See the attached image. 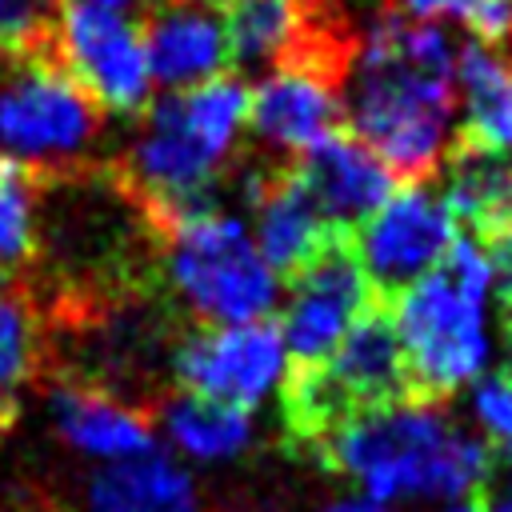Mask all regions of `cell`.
<instances>
[{
	"mask_svg": "<svg viewBox=\"0 0 512 512\" xmlns=\"http://www.w3.org/2000/svg\"><path fill=\"white\" fill-rule=\"evenodd\" d=\"M456 48L440 24H416L392 8L360 32L344 80V120L392 180L424 184L452 144Z\"/></svg>",
	"mask_w": 512,
	"mask_h": 512,
	"instance_id": "cell-1",
	"label": "cell"
},
{
	"mask_svg": "<svg viewBox=\"0 0 512 512\" xmlns=\"http://www.w3.org/2000/svg\"><path fill=\"white\" fill-rule=\"evenodd\" d=\"M332 472L352 480L364 500L392 504H460L492 476L484 436L460 428L428 400H400L364 412L320 444Z\"/></svg>",
	"mask_w": 512,
	"mask_h": 512,
	"instance_id": "cell-2",
	"label": "cell"
},
{
	"mask_svg": "<svg viewBox=\"0 0 512 512\" xmlns=\"http://www.w3.org/2000/svg\"><path fill=\"white\" fill-rule=\"evenodd\" d=\"M248 120V88L236 76L168 92L144 116L140 136L116 168L120 188L140 204L152 232L216 208L220 168Z\"/></svg>",
	"mask_w": 512,
	"mask_h": 512,
	"instance_id": "cell-3",
	"label": "cell"
},
{
	"mask_svg": "<svg viewBox=\"0 0 512 512\" xmlns=\"http://www.w3.org/2000/svg\"><path fill=\"white\" fill-rule=\"evenodd\" d=\"M488 296H492L488 256L464 232L452 240L440 268L416 280L388 308L416 400L436 404V396L484 380L492 356Z\"/></svg>",
	"mask_w": 512,
	"mask_h": 512,
	"instance_id": "cell-4",
	"label": "cell"
},
{
	"mask_svg": "<svg viewBox=\"0 0 512 512\" xmlns=\"http://www.w3.org/2000/svg\"><path fill=\"white\" fill-rule=\"evenodd\" d=\"M156 236L164 244L168 284L192 316H200L208 328L268 320L280 288L244 220L208 208L156 228Z\"/></svg>",
	"mask_w": 512,
	"mask_h": 512,
	"instance_id": "cell-5",
	"label": "cell"
},
{
	"mask_svg": "<svg viewBox=\"0 0 512 512\" xmlns=\"http://www.w3.org/2000/svg\"><path fill=\"white\" fill-rule=\"evenodd\" d=\"M400 400L416 396L392 312L384 304H372L328 360L292 368L284 384V416L292 432L312 444H320L340 424Z\"/></svg>",
	"mask_w": 512,
	"mask_h": 512,
	"instance_id": "cell-6",
	"label": "cell"
},
{
	"mask_svg": "<svg viewBox=\"0 0 512 512\" xmlns=\"http://www.w3.org/2000/svg\"><path fill=\"white\" fill-rule=\"evenodd\" d=\"M100 136V108L56 56H16L0 80V160L36 180L76 168Z\"/></svg>",
	"mask_w": 512,
	"mask_h": 512,
	"instance_id": "cell-7",
	"label": "cell"
},
{
	"mask_svg": "<svg viewBox=\"0 0 512 512\" xmlns=\"http://www.w3.org/2000/svg\"><path fill=\"white\" fill-rule=\"evenodd\" d=\"M456 220L440 192L428 184H404L392 192L356 232L352 252L376 304L392 308L416 280H424L448 256Z\"/></svg>",
	"mask_w": 512,
	"mask_h": 512,
	"instance_id": "cell-8",
	"label": "cell"
},
{
	"mask_svg": "<svg viewBox=\"0 0 512 512\" xmlns=\"http://www.w3.org/2000/svg\"><path fill=\"white\" fill-rule=\"evenodd\" d=\"M288 352L280 324H232V328H196L172 348V372L188 396L252 412L268 400L284 376Z\"/></svg>",
	"mask_w": 512,
	"mask_h": 512,
	"instance_id": "cell-9",
	"label": "cell"
},
{
	"mask_svg": "<svg viewBox=\"0 0 512 512\" xmlns=\"http://www.w3.org/2000/svg\"><path fill=\"white\" fill-rule=\"evenodd\" d=\"M372 304L376 300L356 264L352 236L332 240L304 272L292 276V292L280 312V340L292 368H312L328 360Z\"/></svg>",
	"mask_w": 512,
	"mask_h": 512,
	"instance_id": "cell-10",
	"label": "cell"
},
{
	"mask_svg": "<svg viewBox=\"0 0 512 512\" xmlns=\"http://www.w3.org/2000/svg\"><path fill=\"white\" fill-rule=\"evenodd\" d=\"M56 52L68 76L92 96L100 112L132 116L148 108L152 68L144 40L128 16L64 4Z\"/></svg>",
	"mask_w": 512,
	"mask_h": 512,
	"instance_id": "cell-11",
	"label": "cell"
},
{
	"mask_svg": "<svg viewBox=\"0 0 512 512\" xmlns=\"http://www.w3.org/2000/svg\"><path fill=\"white\" fill-rule=\"evenodd\" d=\"M344 72L320 64H284L248 92V124L256 140L280 156H304L344 128Z\"/></svg>",
	"mask_w": 512,
	"mask_h": 512,
	"instance_id": "cell-12",
	"label": "cell"
},
{
	"mask_svg": "<svg viewBox=\"0 0 512 512\" xmlns=\"http://www.w3.org/2000/svg\"><path fill=\"white\" fill-rule=\"evenodd\" d=\"M292 176L320 212L328 228L356 232L388 196H392V172L348 132H332L316 148L292 160Z\"/></svg>",
	"mask_w": 512,
	"mask_h": 512,
	"instance_id": "cell-13",
	"label": "cell"
},
{
	"mask_svg": "<svg viewBox=\"0 0 512 512\" xmlns=\"http://www.w3.org/2000/svg\"><path fill=\"white\" fill-rule=\"evenodd\" d=\"M144 52L152 80L168 92H188L196 84L220 80L232 68L224 12L196 0H152L144 12Z\"/></svg>",
	"mask_w": 512,
	"mask_h": 512,
	"instance_id": "cell-14",
	"label": "cell"
},
{
	"mask_svg": "<svg viewBox=\"0 0 512 512\" xmlns=\"http://www.w3.org/2000/svg\"><path fill=\"white\" fill-rule=\"evenodd\" d=\"M244 192L256 208V252L272 272H284L288 280L304 272L332 240L352 236L320 220V212L296 184L292 164H260L244 176Z\"/></svg>",
	"mask_w": 512,
	"mask_h": 512,
	"instance_id": "cell-15",
	"label": "cell"
},
{
	"mask_svg": "<svg viewBox=\"0 0 512 512\" xmlns=\"http://www.w3.org/2000/svg\"><path fill=\"white\" fill-rule=\"evenodd\" d=\"M52 424L60 440L92 460L124 464L156 452V428L144 412L88 384H56L48 396Z\"/></svg>",
	"mask_w": 512,
	"mask_h": 512,
	"instance_id": "cell-16",
	"label": "cell"
},
{
	"mask_svg": "<svg viewBox=\"0 0 512 512\" xmlns=\"http://www.w3.org/2000/svg\"><path fill=\"white\" fill-rule=\"evenodd\" d=\"M444 164H448L444 204L456 224H468L476 244L512 228V156L452 136Z\"/></svg>",
	"mask_w": 512,
	"mask_h": 512,
	"instance_id": "cell-17",
	"label": "cell"
},
{
	"mask_svg": "<svg viewBox=\"0 0 512 512\" xmlns=\"http://www.w3.org/2000/svg\"><path fill=\"white\" fill-rule=\"evenodd\" d=\"M84 512H200L196 484L164 452L104 464L84 496Z\"/></svg>",
	"mask_w": 512,
	"mask_h": 512,
	"instance_id": "cell-18",
	"label": "cell"
},
{
	"mask_svg": "<svg viewBox=\"0 0 512 512\" xmlns=\"http://www.w3.org/2000/svg\"><path fill=\"white\" fill-rule=\"evenodd\" d=\"M456 88L464 104L456 140L512 156V64L480 40H464L456 48Z\"/></svg>",
	"mask_w": 512,
	"mask_h": 512,
	"instance_id": "cell-19",
	"label": "cell"
},
{
	"mask_svg": "<svg viewBox=\"0 0 512 512\" xmlns=\"http://www.w3.org/2000/svg\"><path fill=\"white\" fill-rule=\"evenodd\" d=\"M160 428H164L168 444L180 456L200 460V464L232 460L256 436L252 412H240V408H228V404H212V400H200V396H188V392L168 396L160 404Z\"/></svg>",
	"mask_w": 512,
	"mask_h": 512,
	"instance_id": "cell-20",
	"label": "cell"
},
{
	"mask_svg": "<svg viewBox=\"0 0 512 512\" xmlns=\"http://www.w3.org/2000/svg\"><path fill=\"white\" fill-rule=\"evenodd\" d=\"M36 176L0 160V276H16L36 256Z\"/></svg>",
	"mask_w": 512,
	"mask_h": 512,
	"instance_id": "cell-21",
	"label": "cell"
},
{
	"mask_svg": "<svg viewBox=\"0 0 512 512\" xmlns=\"http://www.w3.org/2000/svg\"><path fill=\"white\" fill-rule=\"evenodd\" d=\"M40 356L36 312L16 280L0 276V396H8L20 380L32 376Z\"/></svg>",
	"mask_w": 512,
	"mask_h": 512,
	"instance_id": "cell-22",
	"label": "cell"
},
{
	"mask_svg": "<svg viewBox=\"0 0 512 512\" xmlns=\"http://www.w3.org/2000/svg\"><path fill=\"white\" fill-rule=\"evenodd\" d=\"M392 12L416 24L460 20L472 28V40L488 48L512 36V0H392Z\"/></svg>",
	"mask_w": 512,
	"mask_h": 512,
	"instance_id": "cell-23",
	"label": "cell"
},
{
	"mask_svg": "<svg viewBox=\"0 0 512 512\" xmlns=\"http://www.w3.org/2000/svg\"><path fill=\"white\" fill-rule=\"evenodd\" d=\"M64 0H0V52L56 56Z\"/></svg>",
	"mask_w": 512,
	"mask_h": 512,
	"instance_id": "cell-24",
	"label": "cell"
},
{
	"mask_svg": "<svg viewBox=\"0 0 512 512\" xmlns=\"http://www.w3.org/2000/svg\"><path fill=\"white\" fill-rule=\"evenodd\" d=\"M472 416L484 432V444L500 448L512 460V372H492L472 388Z\"/></svg>",
	"mask_w": 512,
	"mask_h": 512,
	"instance_id": "cell-25",
	"label": "cell"
},
{
	"mask_svg": "<svg viewBox=\"0 0 512 512\" xmlns=\"http://www.w3.org/2000/svg\"><path fill=\"white\" fill-rule=\"evenodd\" d=\"M480 248H484L488 268H492V292H496V300H500V308L512 324V228L488 236Z\"/></svg>",
	"mask_w": 512,
	"mask_h": 512,
	"instance_id": "cell-26",
	"label": "cell"
},
{
	"mask_svg": "<svg viewBox=\"0 0 512 512\" xmlns=\"http://www.w3.org/2000/svg\"><path fill=\"white\" fill-rule=\"evenodd\" d=\"M480 512H512V476L488 488V496H484Z\"/></svg>",
	"mask_w": 512,
	"mask_h": 512,
	"instance_id": "cell-27",
	"label": "cell"
},
{
	"mask_svg": "<svg viewBox=\"0 0 512 512\" xmlns=\"http://www.w3.org/2000/svg\"><path fill=\"white\" fill-rule=\"evenodd\" d=\"M320 512H388V508H380V504H372V500H364V496H344V500L324 504Z\"/></svg>",
	"mask_w": 512,
	"mask_h": 512,
	"instance_id": "cell-28",
	"label": "cell"
},
{
	"mask_svg": "<svg viewBox=\"0 0 512 512\" xmlns=\"http://www.w3.org/2000/svg\"><path fill=\"white\" fill-rule=\"evenodd\" d=\"M68 4H76V8H92V12H112V16H124L136 0H68Z\"/></svg>",
	"mask_w": 512,
	"mask_h": 512,
	"instance_id": "cell-29",
	"label": "cell"
},
{
	"mask_svg": "<svg viewBox=\"0 0 512 512\" xmlns=\"http://www.w3.org/2000/svg\"><path fill=\"white\" fill-rule=\"evenodd\" d=\"M12 420H16V404H12V396H0V444H4V436L12 428Z\"/></svg>",
	"mask_w": 512,
	"mask_h": 512,
	"instance_id": "cell-30",
	"label": "cell"
},
{
	"mask_svg": "<svg viewBox=\"0 0 512 512\" xmlns=\"http://www.w3.org/2000/svg\"><path fill=\"white\" fill-rule=\"evenodd\" d=\"M444 512H480V504H472V500H460V504H448Z\"/></svg>",
	"mask_w": 512,
	"mask_h": 512,
	"instance_id": "cell-31",
	"label": "cell"
},
{
	"mask_svg": "<svg viewBox=\"0 0 512 512\" xmlns=\"http://www.w3.org/2000/svg\"><path fill=\"white\" fill-rule=\"evenodd\" d=\"M196 4H212V0H196ZM216 4H224V0H216Z\"/></svg>",
	"mask_w": 512,
	"mask_h": 512,
	"instance_id": "cell-32",
	"label": "cell"
},
{
	"mask_svg": "<svg viewBox=\"0 0 512 512\" xmlns=\"http://www.w3.org/2000/svg\"><path fill=\"white\" fill-rule=\"evenodd\" d=\"M508 332H512V324H508ZM508 372H512V368H508Z\"/></svg>",
	"mask_w": 512,
	"mask_h": 512,
	"instance_id": "cell-33",
	"label": "cell"
}]
</instances>
